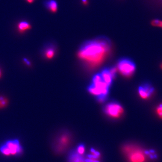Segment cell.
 Instances as JSON below:
<instances>
[{
    "label": "cell",
    "mask_w": 162,
    "mask_h": 162,
    "mask_svg": "<svg viewBox=\"0 0 162 162\" xmlns=\"http://www.w3.org/2000/svg\"><path fill=\"white\" fill-rule=\"evenodd\" d=\"M77 152L78 153L79 155H84L85 152V146L83 144H80L77 147L76 149Z\"/></svg>",
    "instance_id": "ac0fdd59"
},
{
    "label": "cell",
    "mask_w": 162,
    "mask_h": 162,
    "mask_svg": "<svg viewBox=\"0 0 162 162\" xmlns=\"http://www.w3.org/2000/svg\"><path fill=\"white\" fill-rule=\"evenodd\" d=\"M156 113L158 118L162 119V103L158 105L155 109Z\"/></svg>",
    "instance_id": "ffe728a7"
},
{
    "label": "cell",
    "mask_w": 162,
    "mask_h": 162,
    "mask_svg": "<svg viewBox=\"0 0 162 162\" xmlns=\"http://www.w3.org/2000/svg\"><path fill=\"white\" fill-rule=\"evenodd\" d=\"M118 69L123 76L129 77L135 72L136 69V64L130 59L122 58L118 62Z\"/></svg>",
    "instance_id": "277c9868"
},
{
    "label": "cell",
    "mask_w": 162,
    "mask_h": 162,
    "mask_svg": "<svg viewBox=\"0 0 162 162\" xmlns=\"http://www.w3.org/2000/svg\"><path fill=\"white\" fill-rule=\"evenodd\" d=\"M68 158L69 162H86L85 158L82 155H79L76 149L70 153Z\"/></svg>",
    "instance_id": "8fae6325"
},
{
    "label": "cell",
    "mask_w": 162,
    "mask_h": 162,
    "mask_svg": "<svg viewBox=\"0 0 162 162\" xmlns=\"http://www.w3.org/2000/svg\"><path fill=\"white\" fill-rule=\"evenodd\" d=\"M26 1H28V3H32L34 2V0H26Z\"/></svg>",
    "instance_id": "44dd1931"
},
{
    "label": "cell",
    "mask_w": 162,
    "mask_h": 162,
    "mask_svg": "<svg viewBox=\"0 0 162 162\" xmlns=\"http://www.w3.org/2000/svg\"><path fill=\"white\" fill-rule=\"evenodd\" d=\"M104 81L109 86L112 84L113 76L110 71V69H105L103 70L101 73Z\"/></svg>",
    "instance_id": "30bf717a"
},
{
    "label": "cell",
    "mask_w": 162,
    "mask_h": 162,
    "mask_svg": "<svg viewBox=\"0 0 162 162\" xmlns=\"http://www.w3.org/2000/svg\"><path fill=\"white\" fill-rule=\"evenodd\" d=\"M1 69H0V78L1 77Z\"/></svg>",
    "instance_id": "603a6c76"
},
{
    "label": "cell",
    "mask_w": 162,
    "mask_h": 162,
    "mask_svg": "<svg viewBox=\"0 0 162 162\" xmlns=\"http://www.w3.org/2000/svg\"><path fill=\"white\" fill-rule=\"evenodd\" d=\"M122 151L128 162H146V151L133 144H126L122 148Z\"/></svg>",
    "instance_id": "3957f363"
},
{
    "label": "cell",
    "mask_w": 162,
    "mask_h": 162,
    "mask_svg": "<svg viewBox=\"0 0 162 162\" xmlns=\"http://www.w3.org/2000/svg\"><path fill=\"white\" fill-rule=\"evenodd\" d=\"M104 111L110 117L119 118L122 115L124 110L121 105L119 102H113L109 103L105 106Z\"/></svg>",
    "instance_id": "5b68a950"
},
{
    "label": "cell",
    "mask_w": 162,
    "mask_h": 162,
    "mask_svg": "<svg viewBox=\"0 0 162 162\" xmlns=\"http://www.w3.org/2000/svg\"><path fill=\"white\" fill-rule=\"evenodd\" d=\"M155 92L154 87L148 84L141 85L138 89L139 95L143 100H147L150 98L154 94Z\"/></svg>",
    "instance_id": "52a82bcc"
},
{
    "label": "cell",
    "mask_w": 162,
    "mask_h": 162,
    "mask_svg": "<svg viewBox=\"0 0 162 162\" xmlns=\"http://www.w3.org/2000/svg\"><path fill=\"white\" fill-rule=\"evenodd\" d=\"M110 87L104 81L101 73H98L94 76L87 90L90 93L96 96L98 101L104 102L109 94Z\"/></svg>",
    "instance_id": "7a4b0ae2"
},
{
    "label": "cell",
    "mask_w": 162,
    "mask_h": 162,
    "mask_svg": "<svg viewBox=\"0 0 162 162\" xmlns=\"http://www.w3.org/2000/svg\"><path fill=\"white\" fill-rule=\"evenodd\" d=\"M160 67H161V69H162V63L161 64V66H160Z\"/></svg>",
    "instance_id": "cb8c5ba5"
},
{
    "label": "cell",
    "mask_w": 162,
    "mask_h": 162,
    "mask_svg": "<svg viewBox=\"0 0 162 162\" xmlns=\"http://www.w3.org/2000/svg\"><path fill=\"white\" fill-rule=\"evenodd\" d=\"M70 139L68 134L62 135L57 140L55 144V150L57 153H62L64 152L69 145Z\"/></svg>",
    "instance_id": "8992f818"
},
{
    "label": "cell",
    "mask_w": 162,
    "mask_h": 162,
    "mask_svg": "<svg viewBox=\"0 0 162 162\" xmlns=\"http://www.w3.org/2000/svg\"><path fill=\"white\" fill-rule=\"evenodd\" d=\"M83 2H84V3H85V4H86V3L87 2V0H83Z\"/></svg>",
    "instance_id": "7402d4cb"
},
{
    "label": "cell",
    "mask_w": 162,
    "mask_h": 162,
    "mask_svg": "<svg viewBox=\"0 0 162 162\" xmlns=\"http://www.w3.org/2000/svg\"><path fill=\"white\" fill-rule=\"evenodd\" d=\"M10 151V155H20L23 151L22 147L17 140H8L5 143Z\"/></svg>",
    "instance_id": "ba28073f"
},
{
    "label": "cell",
    "mask_w": 162,
    "mask_h": 162,
    "mask_svg": "<svg viewBox=\"0 0 162 162\" xmlns=\"http://www.w3.org/2000/svg\"><path fill=\"white\" fill-rule=\"evenodd\" d=\"M145 6L157 13L162 14V0H143Z\"/></svg>",
    "instance_id": "9c48e42d"
},
{
    "label": "cell",
    "mask_w": 162,
    "mask_h": 162,
    "mask_svg": "<svg viewBox=\"0 0 162 162\" xmlns=\"http://www.w3.org/2000/svg\"><path fill=\"white\" fill-rule=\"evenodd\" d=\"M54 54V50L52 47L46 48L44 52L45 57L48 59H51L53 57Z\"/></svg>",
    "instance_id": "9a60e30c"
},
{
    "label": "cell",
    "mask_w": 162,
    "mask_h": 162,
    "mask_svg": "<svg viewBox=\"0 0 162 162\" xmlns=\"http://www.w3.org/2000/svg\"><path fill=\"white\" fill-rule=\"evenodd\" d=\"M110 48V43L105 38L87 41L80 48L78 55L84 61L95 65L103 60Z\"/></svg>",
    "instance_id": "6da1fadb"
},
{
    "label": "cell",
    "mask_w": 162,
    "mask_h": 162,
    "mask_svg": "<svg viewBox=\"0 0 162 162\" xmlns=\"http://www.w3.org/2000/svg\"><path fill=\"white\" fill-rule=\"evenodd\" d=\"M8 104V101L3 96H0V109L5 108Z\"/></svg>",
    "instance_id": "d6986e66"
},
{
    "label": "cell",
    "mask_w": 162,
    "mask_h": 162,
    "mask_svg": "<svg viewBox=\"0 0 162 162\" xmlns=\"http://www.w3.org/2000/svg\"><path fill=\"white\" fill-rule=\"evenodd\" d=\"M91 154L88 155V158H93V159H97L101 158V153L99 151H96L93 148H91Z\"/></svg>",
    "instance_id": "4fadbf2b"
},
{
    "label": "cell",
    "mask_w": 162,
    "mask_h": 162,
    "mask_svg": "<svg viewBox=\"0 0 162 162\" xmlns=\"http://www.w3.org/2000/svg\"><path fill=\"white\" fill-rule=\"evenodd\" d=\"M47 5L49 9L52 12H55L57 10V3L54 0H50L47 2Z\"/></svg>",
    "instance_id": "5bb4252c"
},
{
    "label": "cell",
    "mask_w": 162,
    "mask_h": 162,
    "mask_svg": "<svg viewBox=\"0 0 162 162\" xmlns=\"http://www.w3.org/2000/svg\"><path fill=\"white\" fill-rule=\"evenodd\" d=\"M31 28V25L27 21H21L18 25V29L20 33H24Z\"/></svg>",
    "instance_id": "7c38bea8"
},
{
    "label": "cell",
    "mask_w": 162,
    "mask_h": 162,
    "mask_svg": "<svg viewBox=\"0 0 162 162\" xmlns=\"http://www.w3.org/2000/svg\"><path fill=\"white\" fill-rule=\"evenodd\" d=\"M0 151L3 155H5L9 156L11 155H10L9 149L5 144L1 146V147H0Z\"/></svg>",
    "instance_id": "e0dca14e"
},
{
    "label": "cell",
    "mask_w": 162,
    "mask_h": 162,
    "mask_svg": "<svg viewBox=\"0 0 162 162\" xmlns=\"http://www.w3.org/2000/svg\"><path fill=\"white\" fill-rule=\"evenodd\" d=\"M150 24L152 26L154 27L162 28V20L158 19H153L150 21Z\"/></svg>",
    "instance_id": "2e32d148"
}]
</instances>
